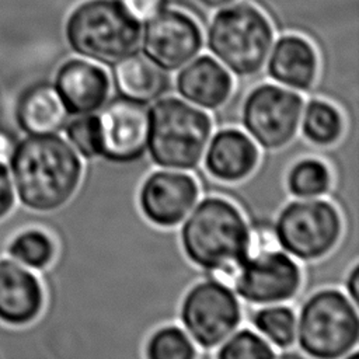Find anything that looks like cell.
Wrapping results in <instances>:
<instances>
[{"instance_id": "cell-1", "label": "cell", "mask_w": 359, "mask_h": 359, "mask_svg": "<svg viewBox=\"0 0 359 359\" xmlns=\"http://www.w3.org/2000/svg\"><path fill=\"white\" fill-rule=\"evenodd\" d=\"M83 170L81 157L59 133L27 135L8 163L15 198L34 212L63 208L79 189Z\"/></svg>"}, {"instance_id": "cell-2", "label": "cell", "mask_w": 359, "mask_h": 359, "mask_svg": "<svg viewBox=\"0 0 359 359\" xmlns=\"http://www.w3.org/2000/svg\"><path fill=\"white\" fill-rule=\"evenodd\" d=\"M178 234L188 261L227 287L248 257L250 222L227 198L213 195L195 203Z\"/></svg>"}, {"instance_id": "cell-3", "label": "cell", "mask_w": 359, "mask_h": 359, "mask_svg": "<svg viewBox=\"0 0 359 359\" xmlns=\"http://www.w3.org/2000/svg\"><path fill=\"white\" fill-rule=\"evenodd\" d=\"M302 286V269L278 243L273 222H250L248 257L230 282L236 296L265 306L292 300Z\"/></svg>"}, {"instance_id": "cell-4", "label": "cell", "mask_w": 359, "mask_h": 359, "mask_svg": "<svg viewBox=\"0 0 359 359\" xmlns=\"http://www.w3.org/2000/svg\"><path fill=\"white\" fill-rule=\"evenodd\" d=\"M65 34L80 56L115 66L139 50L142 27L121 0H87L70 13Z\"/></svg>"}, {"instance_id": "cell-5", "label": "cell", "mask_w": 359, "mask_h": 359, "mask_svg": "<svg viewBox=\"0 0 359 359\" xmlns=\"http://www.w3.org/2000/svg\"><path fill=\"white\" fill-rule=\"evenodd\" d=\"M212 136V119L189 102L168 97L149 109L147 149L153 164L161 168L191 171L205 154Z\"/></svg>"}, {"instance_id": "cell-6", "label": "cell", "mask_w": 359, "mask_h": 359, "mask_svg": "<svg viewBox=\"0 0 359 359\" xmlns=\"http://www.w3.org/2000/svg\"><path fill=\"white\" fill-rule=\"evenodd\" d=\"M358 306L339 289H321L302 306L296 341L310 359H341L356 349Z\"/></svg>"}, {"instance_id": "cell-7", "label": "cell", "mask_w": 359, "mask_h": 359, "mask_svg": "<svg viewBox=\"0 0 359 359\" xmlns=\"http://www.w3.org/2000/svg\"><path fill=\"white\" fill-rule=\"evenodd\" d=\"M273 42L266 15L250 3H236L217 11L208 28L209 50L234 74L245 77L265 65Z\"/></svg>"}, {"instance_id": "cell-8", "label": "cell", "mask_w": 359, "mask_h": 359, "mask_svg": "<svg viewBox=\"0 0 359 359\" xmlns=\"http://www.w3.org/2000/svg\"><path fill=\"white\" fill-rule=\"evenodd\" d=\"M279 245L294 259H321L338 244L342 219L330 201L297 198L286 203L273 222Z\"/></svg>"}, {"instance_id": "cell-9", "label": "cell", "mask_w": 359, "mask_h": 359, "mask_svg": "<svg viewBox=\"0 0 359 359\" xmlns=\"http://www.w3.org/2000/svg\"><path fill=\"white\" fill-rule=\"evenodd\" d=\"M243 318L240 299L219 280L205 278L185 293L180 306V320L202 349L219 346L233 334Z\"/></svg>"}, {"instance_id": "cell-10", "label": "cell", "mask_w": 359, "mask_h": 359, "mask_svg": "<svg viewBox=\"0 0 359 359\" xmlns=\"http://www.w3.org/2000/svg\"><path fill=\"white\" fill-rule=\"evenodd\" d=\"M303 114V98L292 90L261 84L245 98L241 122L265 150L285 147L296 136Z\"/></svg>"}, {"instance_id": "cell-11", "label": "cell", "mask_w": 359, "mask_h": 359, "mask_svg": "<svg viewBox=\"0 0 359 359\" xmlns=\"http://www.w3.org/2000/svg\"><path fill=\"white\" fill-rule=\"evenodd\" d=\"M198 180L181 170L151 171L140 184L137 202L146 220L160 229L182 223L199 199Z\"/></svg>"}, {"instance_id": "cell-12", "label": "cell", "mask_w": 359, "mask_h": 359, "mask_svg": "<svg viewBox=\"0 0 359 359\" xmlns=\"http://www.w3.org/2000/svg\"><path fill=\"white\" fill-rule=\"evenodd\" d=\"M97 118L102 160L129 164L144 157L149 135V108L144 104L119 97L105 102Z\"/></svg>"}, {"instance_id": "cell-13", "label": "cell", "mask_w": 359, "mask_h": 359, "mask_svg": "<svg viewBox=\"0 0 359 359\" xmlns=\"http://www.w3.org/2000/svg\"><path fill=\"white\" fill-rule=\"evenodd\" d=\"M201 48L202 31L184 11H157L144 27L143 52L161 70H178L196 56Z\"/></svg>"}, {"instance_id": "cell-14", "label": "cell", "mask_w": 359, "mask_h": 359, "mask_svg": "<svg viewBox=\"0 0 359 359\" xmlns=\"http://www.w3.org/2000/svg\"><path fill=\"white\" fill-rule=\"evenodd\" d=\"M67 115H88L107 102L111 81L104 69L83 59H70L56 72L53 84Z\"/></svg>"}, {"instance_id": "cell-15", "label": "cell", "mask_w": 359, "mask_h": 359, "mask_svg": "<svg viewBox=\"0 0 359 359\" xmlns=\"http://www.w3.org/2000/svg\"><path fill=\"white\" fill-rule=\"evenodd\" d=\"M43 302L42 283L32 269L13 258H0V321L27 325L38 318Z\"/></svg>"}, {"instance_id": "cell-16", "label": "cell", "mask_w": 359, "mask_h": 359, "mask_svg": "<svg viewBox=\"0 0 359 359\" xmlns=\"http://www.w3.org/2000/svg\"><path fill=\"white\" fill-rule=\"evenodd\" d=\"M202 160L212 178L234 184L252 174L259 160V151L247 133L227 128L213 135Z\"/></svg>"}, {"instance_id": "cell-17", "label": "cell", "mask_w": 359, "mask_h": 359, "mask_svg": "<svg viewBox=\"0 0 359 359\" xmlns=\"http://www.w3.org/2000/svg\"><path fill=\"white\" fill-rule=\"evenodd\" d=\"M177 91L205 109L222 107L233 91V79L213 57L199 56L177 76Z\"/></svg>"}, {"instance_id": "cell-18", "label": "cell", "mask_w": 359, "mask_h": 359, "mask_svg": "<svg viewBox=\"0 0 359 359\" xmlns=\"http://www.w3.org/2000/svg\"><path fill=\"white\" fill-rule=\"evenodd\" d=\"M318 59L313 45L299 35L282 36L268 63L269 76L296 90H309L316 81Z\"/></svg>"}, {"instance_id": "cell-19", "label": "cell", "mask_w": 359, "mask_h": 359, "mask_svg": "<svg viewBox=\"0 0 359 359\" xmlns=\"http://www.w3.org/2000/svg\"><path fill=\"white\" fill-rule=\"evenodd\" d=\"M67 112L55 90L48 83L28 87L18 98L15 121L27 135L59 133L66 125Z\"/></svg>"}, {"instance_id": "cell-20", "label": "cell", "mask_w": 359, "mask_h": 359, "mask_svg": "<svg viewBox=\"0 0 359 359\" xmlns=\"http://www.w3.org/2000/svg\"><path fill=\"white\" fill-rule=\"evenodd\" d=\"M112 79L122 98L144 105L157 101L170 87L168 76L147 57L136 53L115 65Z\"/></svg>"}, {"instance_id": "cell-21", "label": "cell", "mask_w": 359, "mask_h": 359, "mask_svg": "<svg viewBox=\"0 0 359 359\" xmlns=\"http://www.w3.org/2000/svg\"><path fill=\"white\" fill-rule=\"evenodd\" d=\"M251 324L275 348L286 351L296 342L297 316L290 306L265 304L252 313Z\"/></svg>"}, {"instance_id": "cell-22", "label": "cell", "mask_w": 359, "mask_h": 359, "mask_svg": "<svg viewBox=\"0 0 359 359\" xmlns=\"http://www.w3.org/2000/svg\"><path fill=\"white\" fill-rule=\"evenodd\" d=\"M303 136L316 146H331L337 143L344 132L341 112L330 102L313 100L302 114Z\"/></svg>"}, {"instance_id": "cell-23", "label": "cell", "mask_w": 359, "mask_h": 359, "mask_svg": "<svg viewBox=\"0 0 359 359\" xmlns=\"http://www.w3.org/2000/svg\"><path fill=\"white\" fill-rule=\"evenodd\" d=\"M332 184L328 165L314 157L296 161L287 171L286 187L294 198H320L325 195Z\"/></svg>"}, {"instance_id": "cell-24", "label": "cell", "mask_w": 359, "mask_h": 359, "mask_svg": "<svg viewBox=\"0 0 359 359\" xmlns=\"http://www.w3.org/2000/svg\"><path fill=\"white\" fill-rule=\"evenodd\" d=\"M8 255L32 271H42L50 265L56 254L53 238L41 229H27L13 237Z\"/></svg>"}, {"instance_id": "cell-25", "label": "cell", "mask_w": 359, "mask_h": 359, "mask_svg": "<svg viewBox=\"0 0 359 359\" xmlns=\"http://www.w3.org/2000/svg\"><path fill=\"white\" fill-rule=\"evenodd\" d=\"M146 359H198V348L184 328L164 324L149 335L144 346Z\"/></svg>"}, {"instance_id": "cell-26", "label": "cell", "mask_w": 359, "mask_h": 359, "mask_svg": "<svg viewBox=\"0 0 359 359\" xmlns=\"http://www.w3.org/2000/svg\"><path fill=\"white\" fill-rule=\"evenodd\" d=\"M276 355L275 348L261 334L241 328L219 345L215 359H275Z\"/></svg>"}, {"instance_id": "cell-27", "label": "cell", "mask_w": 359, "mask_h": 359, "mask_svg": "<svg viewBox=\"0 0 359 359\" xmlns=\"http://www.w3.org/2000/svg\"><path fill=\"white\" fill-rule=\"evenodd\" d=\"M66 140L84 160L101 158V140L98 118L94 114L77 115L65 125Z\"/></svg>"}, {"instance_id": "cell-28", "label": "cell", "mask_w": 359, "mask_h": 359, "mask_svg": "<svg viewBox=\"0 0 359 359\" xmlns=\"http://www.w3.org/2000/svg\"><path fill=\"white\" fill-rule=\"evenodd\" d=\"M15 201V191L8 167L0 165V220L13 210Z\"/></svg>"}, {"instance_id": "cell-29", "label": "cell", "mask_w": 359, "mask_h": 359, "mask_svg": "<svg viewBox=\"0 0 359 359\" xmlns=\"http://www.w3.org/2000/svg\"><path fill=\"white\" fill-rule=\"evenodd\" d=\"M121 3L139 21L151 18L161 7L160 0H121Z\"/></svg>"}, {"instance_id": "cell-30", "label": "cell", "mask_w": 359, "mask_h": 359, "mask_svg": "<svg viewBox=\"0 0 359 359\" xmlns=\"http://www.w3.org/2000/svg\"><path fill=\"white\" fill-rule=\"evenodd\" d=\"M17 142L18 139L11 130L0 126V165L8 167Z\"/></svg>"}, {"instance_id": "cell-31", "label": "cell", "mask_w": 359, "mask_h": 359, "mask_svg": "<svg viewBox=\"0 0 359 359\" xmlns=\"http://www.w3.org/2000/svg\"><path fill=\"white\" fill-rule=\"evenodd\" d=\"M345 289L348 297L358 306L359 303V265H353L351 271L348 272L346 280H345Z\"/></svg>"}, {"instance_id": "cell-32", "label": "cell", "mask_w": 359, "mask_h": 359, "mask_svg": "<svg viewBox=\"0 0 359 359\" xmlns=\"http://www.w3.org/2000/svg\"><path fill=\"white\" fill-rule=\"evenodd\" d=\"M199 3H202L203 6L209 7V8H217V7H224L227 4H230L234 0H198Z\"/></svg>"}, {"instance_id": "cell-33", "label": "cell", "mask_w": 359, "mask_h": 359, "mask_svg": "<svg viewBox=\"0 0 359 359\" xmlns=\"http://www.w3.org/2000/svg\"><path fill=\"white\" fill-rule=\"evenodd\" d=\"M275 359H310V358H306V356L300 355L299 352H293V351H287L286 349L280 355H276Z\"/></svg>"}, {"instance_id": "cell-34", "label": "cell", "mask_w": 359, "mask_h": 359, "mask_svg": "<svg viewBox=\"0 0 359 359\" xmlns=\"http://www.w3.org/2000/svg\"><path fill=\"white\" fill-rule=\"evenodd\" d=\"M341 359H359V352L356 349H353L349 353H346L345 356H342Z\"/></svg>"}]
</instances>
